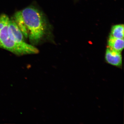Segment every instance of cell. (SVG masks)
I'll return each mask as SVG.
<instances>
[{
	"label": "cell",
	"instance_id": "1",
	"mask_svg": "<svg viewBox=\"0 0 124 124\" xmlns=\"http://www.w3.org/2000/svg\"><path fill=\"white\" fill-rule=\"evenodd\" d=\"M13 19L32 45H39L46 35V19L42 12L35 6H28L16 12Z\"/></svg>",
	"mask_w": 124,
	"mask_h": 124
},
{
	"label": "cell",
	"instance_id": "2",
	"mask_svg": "<svg viewBox=\"0 0 124 124\" xmlns=\"http://www.w3.org/2000/svg\"><path fill=\"white\" fill-rule=\"evenodd\" d=\"M9 19L5 14L0 16V48L18 56L38 54L39 50L34 46L26 42L19 44L10 38L8 32Z\"/></svg>",
	"mask_w": 124,
	"mask_h": 124
},
{
	"label": "cell",
	"instance_id": "3",
	"mask_svg": "<svg viewBox=\"0 0 124 124\" xmlns=\"http://www.w3.org/2000/svg\"><path fill=\"white\" fill-rule=\"evenodd\" d=\"M104 59L108 64L118 68H122L123 60L121 52L108 47L105 53Z\"/></svg>",
	"mask_w": 124,
	"mask_h": 124
},
{
	"label": "cell",
	"instance_id": "4",
	"mask_svg": "<svg viewBox=\"0 0 124 124\" xmlns=\"http://www.w3.org/2000/svg\"><path fill=\"white\" fill-rule=\"evenodd\" d=\"M8 32L10 38L15 42L19 44L26 42L22 32L13 19H10L9 20Z\"/></svg>",
	"mask_w": 124,
	"mask_h": 124
},
{
	"label": "cell",
	"instance_id": "5",
	"mask_svg": "<svg viewBox=\"0 0 124 124\" xmlns=\"http://www.w3.org/2000/svg\"><path fill=\"white\" fill-rule=\"evenodd\" d=\"M108 44L110 48L121 53L124 49V39L113 38L110 36Z\"/></svg>",
	"mask_w": 124,
	"mask_h": 124
},
{
	"label": "cell",
	"instance_id": "6",
	"mask_svg": "<svg viewBox=\"0 0 124 124\" xmlns=\"http://www.w3.org/2000/svg\"><path fill=\"white\" fill-rule=\"evenodd\" d=\"M124 31L123 24L115 25L112 28L110 36L113 38L124 39Z\"/></svg>",
	"mask_w": 124,
	"mask_h": 124
}]
</instances>
